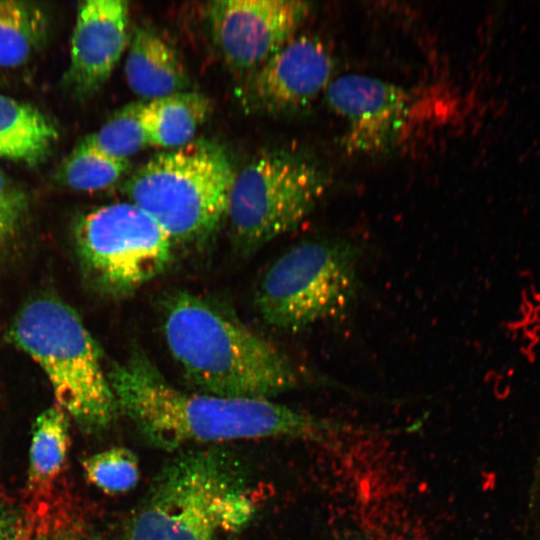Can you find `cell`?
Masks as SVG:
<instances>
[{
	"label": "cell",
	"instance_id": "ac0fdd59",
	"mask_svg": "<svg viewBox=\"0 0 540 540\" xmlns=\"http://www.w3.org/2000/svg\"><path fill=\"white\" fill-rule=\"evenodd\" d=\"M128 167V160L115 159L100 152L85 136L62 161L57 177L70 189L93 192L115 184Z\"/></svg>",
	"mask_w": 540,
	"mask_h": 540
},
{
	"label": "cell",
	"instance_id": "d6986e66",
	"mask_svg": "<svg viewBox=\"0 0 540 540\" xmlns=\"http://www.w3.org/2000/svg\"><path fill=\"white\" fill-rule=\"evenodd\" d=\"M145 100L128 103L115 111L94 133L86 136L100 152L119 160L150 146L142 119Z\"/></svg>",
	"mask_w": 540,
	"mask_h": 540
},
{
	"label": "cell",
	"instance_id": "cb8c5ba5",
	"mask_svg": "<svg viewBox=\"0 0 540 540\" xmlns=\"http://www.w3.org/2000/svg\"><path fill=\"white\" fill-rule=\"evenodd\" d=\"M0 198H24L10 183L6 174L0 169Z\"/></svg>",
	"mask_w": 540,
	"mask_h": 540
},
{
	"label": "cell",
	"instance_id": "d4e9b609",
	"mask_svg": "<svg viewBox=\"0 0 540 540\" xmlns=\"http://www.w3.org/2000/svg\"><path fill=\"white\" fill-rule=\"evenodd\" d=\"M338 540H365V539H362L360 537H356V536H351V537H346V538H341V539H338Z\"/></svg>",
	"mask_w": 540,
	"mask_h": 540
},
{
	"label": "cell",
	"instance_id": "30bf717a",
	"mask_svg": "<svg viewBox=\"0 0 540 540\" xmlns=\"http://www.w3.org/2000/svg\"><path fill=\"white\" fill-rule=\"evenodd\" d=\"M333 59L313 35L294 36L250 76L241 90L242 103L268 114L306 108L331 82Z\"/></svg>",
	"mask_w": 540,
	"mask_h": 540
},
{
	"label": "cell",
	"instance_id": "8992f818",
	"mask_svg": "<svg viewBox=\"0 0 540 540\" xmlns=\"http://www.w3.org/2000/svg\"><path fill=\"white\" fill-rule=\"evenodd\" d=\"M359 259V248L345 240L295 245L263 276L256 292L258 313L286 332L337 317L356 295Z\"/></svg>",
	"mask_w": 540,
	"mask_h": 540
},
{
	"label": "cell",
	"instance_id": "9a60e30c",
	"mask_svg": "<svg viewBox=\"0 0 540 540\" xmlns=\"http://www.w3.org/2000/svg\"><path fill=\"white\" fill-rule=\"evenodd\" d=\"M59 137L53 121L36 107L0 94V157L35 166Z\"/></svg>",
	"mask_w": 540,
	"mask_h": 540
},
{
	"label": "cell",
	"instance_id": "8fae6325",
	"mask_svg": "<svg viewBox=\"0 0 540 540\" xmlns=\"http://www.w3.org/2000/svg\"><path fill=\"white\" fill-rule=\"evenodd\" d=\"M324 94L329 108L346 123L342 144L350 153L386 149L409 113L407 91L366 75H342L330 82Z\"/></svg>",
	"mask_w": 540,
	"mask_h": 540
},
{
	"label": "cell",
	"instance_id": "ba28073f",
	"mask_svg": "<svg viewBox=\"0 0 540 540\" xmlns=\"http://www.w3.org/2000/svg\"><path fill=\"white\" fill-rule=\"evenodd\" d=\"M74 238L86 275L96 288L112 296L127 295L162 273L171 261L174 243L130 201L81 215Z\"/></svg>",
	"mask_w": 540,
	"mask_h": 540
},
{
	"label": "cell",
	"instance_id": "52a82bcc",
	"mask_svg": "<svg viewBox=\"0 0 540 540\" xmlns=\"http://www.w3.org/2000/svg\"><path fill=\"white\" fill-rule=\"evenodd\" d=\"M329 186L327 172L311 157L275 149L248 162L231 188L226 219L240 250L249 252L295 229Z\"/></svg>",
	"mask_w": 540,
	"mask_h": 540
},
{
	"label": "cell",
	"instance_id": "6da1fadb",
	"mask_svg": "<svg viewBox=\"0 0 540 540\" xmlns=\"http://www.w3.org/2000/svg\"><path fill=\"white\" fill-rule=\"evenodd\" d=\"M118 410L154 446L292 437L322 440L353 431L271 399L188 393L171 385L139 350L107 372Z\"/></svg>",
	"mask_w": 540,
	"mask_h": 540
},
{
	"label": "cell",
	"instance_id": "277c9868",
	"mask_svg": "<svg viewBox=\"0 0 540 540\" xmlns=\"http://www.w3.org/2000/svg\"><path fill=\"white\" fill-rule=\"evenodd\" d=\"M8 339L45 372L64 412L88 431L108 427L118 412L101 351L82 319L54 296L28 301Z\"/></svg>",
	"mask_w": 540,
	"mask_h": 540
},
{
	"label": "cell",
	"instance_id": "7c38bea8",
	"mask_svg": "<svg viewBox=\"0 0 540 540\" xmlns=\"http://www.w3.org/2000/svg\"><path fill=\"white\" fill-rule=\"evenodd\" d=\"M129 2L85 0L78 4L64 84L78 98L94 95L117 66L129 36Z\"/></svg>",
	"mask_w": 540,
	"mask_h": 540
},
{
	"label": "cell",
	"instance_id": "e0dca14e",
	"mask_svg": "<svg viewBox=\"0 0 540 540\" xmlns=\"http://www.w3.org/2000/svg\"><path fill=\"white\" fill-rule=\"evenodd\" d=\"M48 26L47 14L39 5L0 0V67L27 63L46 42Z\"/></svg>",
	"mask_w": 540,
	"mask_h": 540
},
{
	"label": "cell",
	"instance_id": "5b68a950",
	"mask_svg": "<svg viewBox=\"0 0 540 540\" xmlns=\"http://www.w3.org/2000/svg\"><path fill=\"white\" fill-rule=\"evenodd\" d=\"M235 176L223 148L197 142L152 156L123 189L174 243H192L208 238L226 218Z\"/></svg>",
	"mask_w": 540,
	"mask_h": 540
},
{
	"label": "cell",
	"instance_id": "484cf974",
	"mask_svg": "<svg viewBox=\"0 0 540 540\" xmlns=\"http://www.w3.org/2000/svg\"><path fill=\"white\" fill-rule=\"evenodd\" d=\"M229 540H233V539H229Z\"/></svg>",
	"mask_w": 540,
	"mask_h": 540
},
{
	"label": "cell",
	"instance_id": "603a6c76",
	"mask_svg": "<svg viewBox=\"0 0 540 540\" xmlns=\"http://www.w3.org/2000/svg\"><path fill=\"white\" fill-rule=\"evenodd\" d=\"M24 208V198H0V241L15 227Z\"/></svg>",
	"mask_w": 540,
	"mask_h": 540
},
{
	"label": "cell",
	"instance_id": "9c48e42d",
	"mask_svg": "<svg viewBox=\"0 0 540 540\" xmlns=\"http://www.w3.org/2000/svg\"><path fill=\"white\" fill-rule=\"evenodd\" d=\"M310 10V2L299 0H216L206 16L226 65L252 73L295 36Z\"/></svg>",
	"mask_w": 540,
	"mask_h": 540
},
{
	"label": "cell",
	"instance_id": "7a4b0ae2",
	"mask_svg": "<svg viewBox=\"0 0 540 540\" xmlns=\"http://www.w3.org/2000/svg\"><path fill=\"white\" fill-rule=\"evenodd\" d=\"M163 334L185 378L202 393L271 399L300 382L291 360L274 344L192 293L166 299Z\"/></svg>",
	"mask_w": 540,
	"mask_h": 540
},
{
	"label": "cell",
	"instance_id": "44dd1931",
	"mask_svg": "<svg viewBox=\"0 0 540 540\" xmlns=\"http://www.w3.org/2000/svg\"><path fill=\"white\" fill-rule=\"evenodd\" d=\"M27 523L24 540H107L86 522L66 512L64 506Z\"/></svg>",
	"mask_w": 540,
	"mask_h": 540
},
{
	"label": "cell",
	"instance_id": "4fadbf2b",
	"mask_svg": "<svg viewBox=\"0 0 540 540\" xmlns=\"http://www.w3.org/2000/svg\"><path fill=\"white\" fill-rule=\"evenodd\" d=\"M124 75L131 91L148 101L187 91L190 79L174 47L157 31L139 26L130 38Z\"/></svg>",
	"mask_w": 540,
	"mask_h": 540
},
{
	"label": "cell",
	"instance_id": "3957f363",
	"mask_svg": "<svg viewBox=\"0 0 540 540\" xmlns=\"http://www.w3.org/2000/svg\"><path fill=\"white\" fill-rule=\"evenodd\" d=\"M255 511L239 471L216 450L190 451L166 465L137 507L125 540H216Z\"/></svg>",
	"mask_w": 540,
	"mask_h": 540
},
{
	"label": "cell",
	"instance_id": "5bb4252c",
	"mask_svg": "<svg viewBox=\"0 0 540 540\" xmlns=\"http://www.w3.org/2000/svg\"><path fill=\"white\" fill-rule=\"evenodd\" d=\"M67 416L59 406H54L42 411L33 424L27 473L28 514L47 511L59 503L55 488L64 472L70 446Z\"/></svg>",
	"mask_w": 540,
	"mask_h": 540
},
{
	"label": "cell",
	"instance_id": "7402d4cb",
	"mask_svg": "<svg viewBox=\"0 0 540 540\" xmlns=\"http://www.w3.org/2000/svg\"><path fill=\"white\" fill-rule=\"evenodd\" d=\"M27 534L25 513L0 500V540H24Z\"/></svg>",
	"mask_w": 540,
	"mask_h": 540
},
{
	"label": "cell",
	"instance_id": "ffe728a7",
	"mask_svg": "<svg viewBox=\"0 0 540 540\" xmlns=\"http://www.w3.org/2000/svg\"><path fill=\"white\" fill-rule=\"evenodd\" d=\"M82 468L91 484L111 495L130 491L140 476L137 456L125 447H113L93 454L83 460Z\"/></svg>",
	"mask_w": 540,
	"mask_h": 540
},
{
	"label": "cell",
	"instance_id": "2e32d148",
	"mask_svg": "<svg viewBox=\"0 0 540 540\" xmlns=\"http://www.w3.org/2000/svg\"><path fill=\"white\" fill-rule=\"evenodd\" d=\"M211 107L206 95L188 90L145 101L142 119L150 146L176 149L191 143Z\"/></svg>",
	"mask_w": 540,
	"mask_h": 540
}]
</instances>
